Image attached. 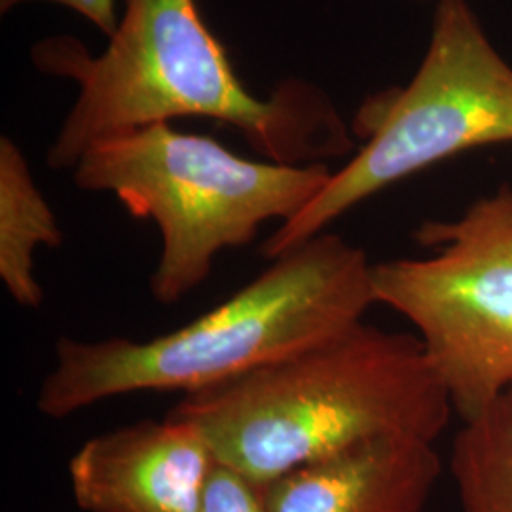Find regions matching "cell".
Returning a JSON list of instances; mask_svg holds the SVG:
<instances>
[{
	"label": "cell",
	"instance_id": "cell-1",
	"mask_svg": "<svg viewBox=\"0 0 512 512\" xmlns=\"http://www.w3.org/2000/svg\"><path fill=\"white\" fill-rule=\"evenodd\" d=\"M33 63L78 86L73 109L48 150L55 171H73L105 137L186 116L238 128L275 164H325L353 148L321 90L291 80L270 99L249 92L196 0H126L99 55L76 38L55 37L38 42Z\"/></svg>",
	"mask_w": 512,
	"mask_h": 512
},
{
	"label": "cell",
	"instance_id": "cell-2",
	"mask_svg": "<svg viewBox=\"0 0 512 512\" xmlns=\"http://www.w3.org/2000/svg\"><path fill=\"white\" fill-rule=\"evenodd\" d=\"M454 406L416 334L359 321L167 414L194 425L220 465L256 486L365 440L437 442Z\"/></svg>",
	"mask_w": 512,
	"mask_h": 512
},
{
	"label": "cell",
	"instance_id": "cell-3",
	"mask_svg": "<svg viewBox=\"0 0 512 512\" xmlns=\"http://www.w3.org/2000/svg\"><path fill=\"white\" fill-rule=\"evenodd\" d=\"M272 264L241 291L181 329L135 342L61 338L38 389L40 414L61 420L137 391L184 395L251 374L363 321L376 304L372 262L323 232Z\"/></svg>",
	"mask_w": 512,
	"mask_h": 512
},
{
	"label": "cell",
	"instance_id": "cell-4",
	"mask_svg": "<svg viewBox=\"0 0 512 512\" xmlns=\"http://www.w3.org/2000/svg\"><path fill=\"white\" fill-rule=\"evenodd\" d=\"M330 175L325 164L247 160L171 124L105 137L73 169L78 188L109 192L133 217L158 226L162 253L150 291L164 306L194 293L215 258L251 243L262 224L293 219Z\"/></svg>",
	"mask_w": 512,
	"mask_h": 512
},
{
	"label": "cell",
	"instance_id": "cell-5",
	"mask_svg": "<svg viewBox=\"0 0 512 512\" xmlns=\"http://www.w3.org/2000/svg\"><path fill=\"white\" fill-rule=\"evenodd\" d=\"M365 145L264 243L268 260L327 232L351 207L463 152L512 143V69L465 0H439L427 54L404 88L372 95L355 114Z\"/></svg>",
	"mask_w": 512,
	"mask_h": 512
},
{
	"label": "cell",
	"instance_id": "cell-6",
	"mask_svg": "<svg viewBox=\"0 0 512 512\" xmlns=\"http://www.w3.org/2000/svg\"><path fill=\"white\" fill-rule=\"evenodd\" d=\"M429 258L372 266L376 304L406 317L463 421L512 384V184L416 230Z\"/></svg>",
	"mask_w": 512,
	"mask_h": 512
},
{
	"label": "cell",
	"instance_id": "cell-7",
	"mask_svg": "<svg viewBox=\"0 0 512 512\" xmlns=\"http://www.w3.org/2000/svg\"><path fill=\"white\" fill-rule=\"evenodd\" d=\"M217 459L184 421H139L84 442L69 463L84 512H200Z\"/></svg>",
	"mask_w": 512,
	"mask_h": 512
},
{
	"label": "cell",
	"instance_id": "cell-8",
	"mask_svg": "<svg viewBox=\"0 0 512 512\" xmlns=\"http://www.w3.org/2000/svg\"><path fill=\"white\" fill-rule=\"evenodd\" d=\"M442 473L435 442L365 440L260 486L268 512H423Z\"/></svg>",
	"mask_w": 512,
	"mask_h": 512
},
{
	"label": "cell",
	"instance_id": "cell-9",
	"mask_svg": "<svg viewBox=\"0 0 512 512\" xmlns=\"http://www.w3.org/2000/svg\"><path fill=\"white\" fill-rule=\"evenodd\" d=\"M61 228L40 192L27 158L10 139H0V279L19 308L37 310L44 291L35 274L38 249H55Z\"/></svg>",
	"mask_w": 512,
	"mask_h": 512
},
{
	"label": "cell",
	"instance_id": "cell-10",
	"mask_svg": "<svg viewBox=\"0 0 512 512\" xmlns=\"http://www.w3.org/2000/svg\"><path fill=\"white\" fill-rule=\"evenodd\" d=\"M463 512H512V384L463 421L450 456Z\"/></svg>",
	"mask_w": 512,
	"mask_h": 512
},
{
	"label": "cell",
	"instance_id": "cell-11",
	"mask_svg": "<svg viewBox=\"0 0 512 512\" xmlns=\"http://www.w3.org/2000/svg\"><path fill=\"white\" fill-rule=\"evenodd\" d=\"M200 512H268L260 486L217 463Z\"/></svg>",
	"mask_w": 512,
	"mask_h": 512
},
{
	"label": "cell",
	"instance_id": "cell-12",
	"mask_svg": "<svg viewBox=\"0 0 512 512\" xmlns=\"http://www.w3.org/2000/svg\"><path fill=\"white\" fill-rule=\"evenodd\" d=\"M27 2H54L71 8L78 16L92 21L93 25L109 38L116 31L120 19L116 14V0H0V12L6 14L12 8Z\"/></svg>",
	"mask_w": 512,
	"mask_h": 512
}]
</instances>
